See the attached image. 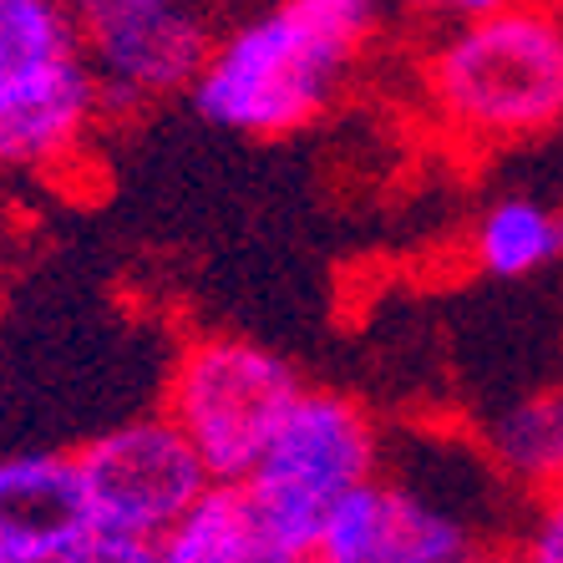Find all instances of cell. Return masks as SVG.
Instances as JSON below:
<instances>
[{
    "label": "cell",
    "instance_id": "obj_4",
    "mask_svg": "<svg viewBox=\"0 0 563 563\" xmlns=\"http://www.w3.org/2000/svg\"><path fill=\"white\" fill-rule=\"evenodd\" d=\"M300 391V371L279 351L219 330L194 335L173 355L163 411L178 421L213 477H250Z\"/></svg>",
    "mask_w": 563,
    "mask_h": 563
},
{
    "label": "cell",
    "instance_id": "obj_16",
    "mask_svg": "<svg viewBox=\"0 0 563 563\" xmlns=\"http://www.w3.org/2000/svg\"><path fill=\"white\" fill-rule=\"evenodd\" d=\"M81 15H107V11H122V5H147V0H71Z\"/></svg>",
    "mask_w": 563,
    "mask_h": 563
},
{
    "label": "cell",
    "instance_id": "obj_9",
    "mask_svg": "<svg viewBox=\"0 0 563 563\" xmlns=\"http://www.w3.org/2000/svg\"><path fill=\"white\" fill-rule=\"evenodd\" d=\"M0 563H97V533L71 452L0 457Z\"/></svg>",
    "mask_w": 563,
    "mask_h": 563
},
{
    "label": "cell",
    "instance_id": "obj_15",
    "mask_svg": "<svg viewBox=\"0 0 563 563\" xmlns=\"http://www.w3.org/2000/svg\"><path fill=\"white\" fill-rule=\"evenodd\" d=\"M417 15H427V21H437V26H446V21H462V15H483L493 11V5H503V0H407Z\"/></svg>",
    "mask_w": 563,
    "mask_h": 563
},
{
    "label": "cell",
    "instance_id": "obj_8",
    "mask_svg": "<svg viewBox=\"0 0 563 563\" xmlns=\"http://www.w3.org/2000/svg\"><path fill=\"white\" fill-rule=\"evenodd\" d=\"M107 122L87 52L0 66V173H62Z\"/></svg>",
    "mask_w": 563,
    "mask_h": 563
},
{
    "label": "cell",
    "instance_id": "obj_13",
    "mask_svg": "<svg viewBox=\"0 0 563 563\" xmlns=\"http://www.w3.org/2000/svg\"><path fill=\"white\" fill-rule=\"evenodd\" d=\"M87 52V15L71 0H0V66Z\"/></svg>",
    "mask_w": 563,
    "mask_h": 563
},
{
    "label": "cell",
    "instance_id": "obj_12",
    "mask_svg": "<svg viewBox=\"0 0 563 563\" xmlns=\"http://www.w3.org/2000/svg\"><path fill=\"white\" fill-rule=\"evenodd\" d=\"M487 457L528 498L563 483V380L528 391L487 427Z\"/></svg>",
    "mask_w": 563,
    "mask_h": 563
},
{
    "label": "cell",
    "instance_id": "obj_7",
    "mask_svg": "<svg viewBox=\"0 0 563 563\" xmlns=\"http://www.w3.org/2000/svg\"><path fill=\"white\" fill-rule=\"evenodd\" d=\"M483 528L452 503H432L391 472H371L325 518L320 563H467Z\"/></svg>",
    "mask_w": 563,
    "mask_h": 563
},
{
    "label": "cell",
    "instance_id": "obj_11",
    "mask_svg": "<svg viewBox=\"0 0 563 563\" xmlns=\"http://www.w3.org/2000/svg\"><path fill=\"white\" fill-rule=\"evenodd\" d=\"M157 563H264V538L244 477H213L157 543Z\"/></svg>",
    "mask_w": 563,
    "mask_h": 563
},
{
    "label": "cell",
    "instance_id": "obj_6",
    "mask_svg": "<svg viewBox=\"0 0 563 563\" xmlns=\"http://www.w3.org/2000/svg\"><path fill=\"white\" fill-rule=\"evenodd\" d=\"M209 46L213 26L194 0H147L87 15V66L107 118H132L157 102L188 97Z\"/></svg>",
    "mask_w": 563,
    "mask_h": 563
},
{
    "label": "cell",
    "instance_id": "obj_1",
    "mask_svg": "<svg viewBox=\"0 0 563 563\" xmlns=\"http://www.w3.org/2000/svg\"><path fill=\"white\" fill-rule=\"evenodd\" d=\"M371 36L376 0H275L213 31L188 102L234 137H295L330 112Z\"/></svg>",
    "mask_w": 563,
    "mask_h": 563
},
{
    "label": "cell",
    "instance_id": "obj_5",
    "mask_svg": "<svg viewBox=\"0 0 563 563\" xmlns=\"http://www.w3.org/2000/svg\"><path fill=\"white\" fill-rule=\"evenodd\" d=\"M71 457L92 512L97 563H153L163 533L213 483L168 411L118 421L81 442Z\"/></svg>",
    "mask_w": 563,
    "mask_h": 563
},
{
    "label": "cell",
    "instance_id": "obj_17",
    "mask_svg": "<svg viewBox=\"0 0 563 563\" xmlns=\"http://www.w3.org/2000/svg\"><path fill=\"white\" fill-rule=\"evenodd\" d=\"M559 137H563V122H559Z\"/></svg>",
    "mask_w": 563,
    "mask_h": 563
},
{
    "label": "cell",
    "instance_id": "obj_10",
    "mask_svg": "<svg viewBox=\"0 0 563 563\" xmlns=\"http://www.w3.org/2000/svg\"><path fill=\"white\" fill-rule=\"evenodd\" d=\"M467 264L487 279H533L563 264V203L503 194L467 229Z\"/></svg>",
    "mask_w": 563,
    "mask_h": 563
},
{
    "label": "cell",
    "instance_id": "obj_2",
    "mask_svg": "<svg viewBox=\"0 0 563 563\" xmlns=\"http://www.w3.org/2000/svg\"><path fill=\"white\" fill-rule=\"evenodd\" d=\"M432 128L467 153L549 137L563 122V0H503L446 21L417 56Z\"/></svg>",
    "mask_w": 563,
    "mask_h": 563
},
{
    "label": "cell",
    "instance_id": "obj_3",
    "mask_svg": "<svg viewBox=\"0 0 563 563\" xmlns=\"http://www.w3.org/2000/svg\"><path fill=\"white\" fill-rule=\"evenodd\" d=\"M380 457L386 446L366 401L305 386L289 401L264 457L244 477L254 518H260L264 563H310L320 553L330 508L355 483L380 472Z\"/></svg>",
    "mask_w": 563,
    "mask_h": 563
},
{
    "label": "cell",
    "instance_id": "obj_14",
    "mask_svg": "<svg viewBox=\"0 0 563 563\" xmlns=\"http://www.w3.org/2000/svg\"><path fill=\"white\" fill-rule=\"evenodd\" d=\"M523 559L533 563H563V483L533 493L523 528Z\"/></svg>",
    "mask_w": 563,
    "mask_h": 563
}]
</instances>
